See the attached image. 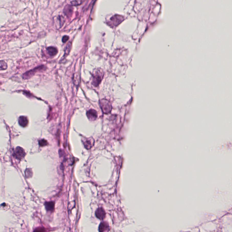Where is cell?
Here are the masks:
<instances>
[{"instance_id":"cell-3","label":"cell","mask_w":232,"mask_h":232,"mask_svg":"<svg viewBox=\"0 0 232 232\" xmlns=\"http://www.w3.org/2000/svg\"><path fill=\"white\" fill-rule=\"evenodd\" d=\"M44 68H45V67H44V66H39V67H38L34 69L33 70H30L29 71L27 72H26V73H24L23 75V78L24 79H30V78L32 77V76L34 75V74L36 72L38 71H40V70L44 69Z\"/></svg>"},{"instance_id":"cell-1","label":"cell","mask_w":232,"mask_h":232,"mask_svg":"<svg viewBox=\"0 0 232 232\" xmlns=\"http://www.w3.org/2000/svg\"><path fill=\"white\" fill-rule=\"evenodd\" d=\"M99 105L103 113L107 114L111 111V104L107 100L102 99L99 101Z\"/></svg>"},{"instance_id":"cell-12","label":"cell","mask_w":232,"mask_h":232,"mask_svg":"<svg viewBox=\"0 0 232 232\" xmlns=\"http://www.w3.org/2000/svg\"><path fill=\"white\" fill-rule=\"evenodd\" d=\"M72 44L71 42H70L67 45L65 49V51H64V57L66 58L67 56L70 53V51L71 50V48Z\"/></svg>"},{"instance_id":"cell-14","label":"cell","mask_w":232,"mask_h":232,"mask_svg":"<svg viewBox=\"0 0 232 232\" xmlns=\"http://www.w3.org/2000/svg\"><path fill=\"white\" fill-rule=\"evenodd\" d=\"M91 140V138L87 139L85 141V142L84 143L85 147L87 149H89V148H90L92 146V145H93V143H92L93 142Z\"/></svg>"},{"instance_id":"cell-5","label":"cell","mask_w":232,"mask_h":232,"mask_svg":"<svg viewBox=\"0 0 232 232\" xmlns=\"http://www.w3.org/2000/svg\"><path fill=\"white\" fill-rule=\"evenodd\" d=\"M87 116L90 121L95 120L97 117V112L94 109H90L87 112Z\"/></svg>"},{"instance_id":"cell-8","label":"cell","mask_w":232,"mask_h":232,"mask_svg":"<svg viewBox=\"0 0 232 232\" xmlns=\"http://www.w3.org/2000/svg\"><path fill=\"white\" fill-rule=\"evenodd\" d=\"M109 228V225L106 222H102L100 224L99 226V231L105 232L108 231Z\"/></svg>"},{"instance_id":"cell-6","label":"cell","mask_w":232,"mask_h":232,"mask_svg":"<svg viewBox=\"0 0 232 232\" xmlns=\"http://www.w3.org/2000/svg\"><path fill=\"white\" fill-rule=\"evenodd\" d=\"M95 214L96 216L97 217V218H98L100 220H103L105 218L106 213L103 208H97V210L96 211Z\"/></svg>"},{"instance_id":"cell-10","label":"cell","mask_w":232,"mask_h":232,"mask_svg":"<svg viewBox=\"0 0 232 232\" xmlns=\"http://www.w3.org/2000/svg\"><path fill=\"white\" fill-rule=\"evenodd\" d=\"M46 210L49 211H53L54 208V202H48L45 204Z\"/></svg>"},{"instance_id":"cell-13","label":"cell","mask_w":232,"mask_h":232,"mask_svg":"<svg viewBox=\"0 0 232 232\" xmlns=\"http://www.w3.org/2000/svg\"><path fill=\"white\" fill-rule=\"evenodd\" d=\"M72 12H73V9L72 8L71 6H66L65 8L64 9V12L66 14V15H67V16H69V15H71Z\"/></svg>"},{"instance_id":"cell-9","label":"cell","mask_w":232,"mask_h":232,"mask_svg":"<svg viewBox=\"0 0 232 232\" xmlns=\"http://www.w3.org/2000/svg\"><path fill=\"white\" fill-rule=\"evenodd\" d=\"M48 54L51 56H55L58 53V50L57 48L53 46H50L47 49Z\"/></svg>"},{"instance_id":"cell-16","label":"cell","mask_w":232,"mask_h":232,"mask_svg":"<svg viewBox=\"0 0 232 232\" xmlns=\"http://www.w3.org/2000/svg\"><path fill=\"white\" fill-rule=\"evenodd\" d=\"M39 144L41 147H45L48 145V143L47 141L45 139H41L39 141Z\"/></svg>"},{"instance_id":"cell-15","label":"cell","mask_w":232,"mask_h":232,"mask_svg":"<svg viewBox=\"0 0 232 232\" xmlns=\"http://www.w3.org/2000/svg\"><path fill=\"white\" fill-rule=\"evenodd\" d=\"M7 68V65L5 62L1 60V70H6Z\"/></svg>"},{"instance_id":"cell-11","label":"cell","mask_w":232,"mask_h":232,"mask_svg":"<svg viewBox=\"0 0 232 232\" xmlns=\"http://www.w3.org/2000/svg\"><path fill=\"white\" fill-rule=\"evenodd\" d=\"M73 83L76 86H79L80 83V76L79 74L76 73L73 76Z\"/></svg>"},{"instance_id":"cell-7","label":"cell","mask_w":232,"mask_h":232,"mask_svg":"<svg viewBox=\"0 0 232 232\" xmlns=\"http://www.w3.org/2000/svg\"><path fill=\"white\" fill-rule=\"evenodd\" d=\"M18 122L19 125L22 127H26L29 123L28 118L25 116H20L18 119Z\"/></svg>"},{"instance_id":"cell-4","label":"cell","mask_w":232,"mask_h":232,"mask_svg":"<svg viewBox=\"0 0 232 232\" xmlns=\"http://www.w3.org/2000/svg\"><path fill=\"white\" fill-rule=\"evenodd\" d=\"M26 155L24 149L20 147H17L15 151L14 155L15 157L19 160L22 159Z\"/></svg>"},{"instance_id":"cell-2","label":"cell","mask_w":232,"mask_h":232,"mask_svg":"<svg viewBox=\"0 0 232 232\" xmlns=\"http://www.w3.org/2000/svg\"><path fill=\"white\" fill-rule=\"evenodd\" d=\"M103 77V73L102 71L97 70L95 71L93 76L92 84L95 87H97L101 83Z\"/></svg>"},{"instance_id":"cell-17","label":"cell","mask_w":232,"mask_h":232,"mask_svg":"<svg viewBox=\"0 0 232 232\" xmlns=\"http://www.w3.org/2000/svg\"><path fill=\"white\" fill-rule=\"evenodd\" d=\"M69 39V37L67 36H64L62 38V42L63 43H66Z\"/></svg>"}]
</instances>
